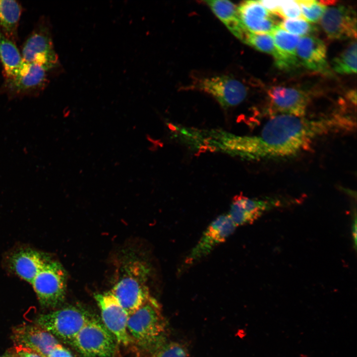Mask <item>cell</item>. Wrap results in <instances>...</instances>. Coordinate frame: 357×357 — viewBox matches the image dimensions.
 <instances>
[{
	"label": "cell",
	"mask_w": 357,
	"mask_h": 357,
	"mask_svg": "<svg viewBox=\"0 0 357 357\" xmlns=\"http://www.w3.org/2000/svg\"><path fill=\"white\" fill-rule=\"evenodd\" d=\"M350 117L335 115L318 119L278 114L272 116L258 135L245 136L247 159L284 158L309 148L316 138L352 129Z\"/></svg>",
	"instance_id": "6da1fadb"
},
{
	"label": "cell",
	"mask_w": 357,
	"mask_h": 357,
	"mask_svg": "<svg viewBox=\"0 0 357 357\" xmlns=\"http://www.w3.org/2000/svg\"><path fill=\"white\" fill-rule=\"evenodd\" d=\"M149 274L147 264L135 257H127L119 267L118 277L110 292L128 316L151 296L147 285Z\"/></svg>",
	"instance_id": "7a4b0ae2"
},
{
	"label": "cell",
	"mask_w": 357,
	"mask_h": 357,
	"mask_svg": "<svg viewBox=\"0 0 357 357\" xmlns=\"http://www.w3.org/2000/svg\"><path fill=\"white\" fill-rule=\"evenodd\" d=\"M127 329L132 342L153 351L166 342L167 323L160 305L151 296L128 316Z\"/></svg>",
	"instance_id": "3957f363"
},
{
	"label": "cell",
	"mask_w": 357,
	"mask_h": 357,
	"mask_svg": "<svg viewBox=\"0 0 357 357\" xmlns=\"http://www.w3.org/2000/svg\"><path fill=\"white\" fill-rule=\"evenodd\" d=\"M92 318L83 308L70 305L40 314L36 323L55 337L72 345L79 331Z\"/></svg>",
	"instance_id": "277c9868"
},
{
	"label": "cell",
	"mask_w": 357,
	"mask_h": 357,
	"mask_svg": "<svg viewBox=\"0 0 357 357\" xmlns=\"http://www.w3.org/2000/svg\"><path fill=\"white\" fill-rule=\"evenodd\" d=\"M42 306L55 307L64 300L66 274L58 261L49 259L31 283Z\"/></svg>",
	"instance_id": "5b68a950"
},
{
	"label": "cell",
	"mask_w": 357,
	"mask_h": 357,
	"mask_svg": "<svg viewBox=\"0 0 357 357\" xmlns=\"http://www.w3.org/2000/svg\"><path fill=\"white\" fill-rule=\"evenodd\" d=\"M114 336L92 318L79 331L72 345L84 357H110L116 349Z\"/></svg>",
	"instance_id": "8992f818"
},
{
	"label": "cell",
	"mask_w": 357,
	"mask_h": 357,
	"mask_svg": "<svg viewBox=\"0 0 357 357\" xmlns=\"http://www.w3.org/2000/svg\"><path fill=\"white\" fill-rule=\"evenodd\" d=\"M188 88L210 94L225 109L241 103L246 97L247 92L243 84L228 75L198 78Z\"/></svg>",
	"instance_id": "52a82bcc"
},
{
	"label": "cell",
	"mask_w": 357,
	"mask_h": 357,
	"mask_svg": "<svg viewBox=\"0 0 357 357\" xmlns=\"http://www.w3.org/2000/svg\"><path fill=\"white\" fill-rule=\"evenodd\" d=\"M22 57L28 63L38 64L48 71L59 64L50 32L44 24H40L25 41Z\"/></svg>",
	"instance_id": "ba28073f"
},
{
	"label": "cell",
	"mask_w": 357,
	"mask_h": 357,
	"mask_svg": "<svg viewBox=\"0 0 357 357\" xmlns=\"http://www.w3.org/2000/svg\"><path fill=\"white\" fill-rule=\"evenodd\" d=\"M94 298L100 309L103 324L117 342L124 346L132 343L127 329L128 315L116 298L109 291L96 294Z\"/></svg>",
	"instance_id": "9c48e42d"
},
{
	"label": "cell",
	"mask_w": 357,
	"mask_h": 357,
	"mask_svg": "<svg viewBox=\"0 0 357 357\" xmlns=\"http://www.w3.org/2000/svg\"><path fill=\"white\" fill-rule=\"evenodd\" d=\"M236 227L228 214L218 216L204 231L186 257L185 263L191 265L206 256L216 246L225 242L233 234Z\"/></svg>",
	"instance_id": "30bf717a"
},
{
	"label": "cell",
	"mask_w": 357,
	"mask_h": 357,
	"mask_svg": "<svg viewBox=\"0 0 357 357\" xmlns=\"http://www.w3.org/2000/svg\"><path fill=\"white\" fill-rule=\"evenodd\" d=\"M320 24L331 40L356 38V12L350 6L339 5L326 8L321 18Z\"/></svg>",
	"instance_id": "8fae6325"
},
{
	"label": "cell",
	"mask_w": 357,
	"mask_h": 357,
	"mask_svg": "<svg viewBox=\"0 0 357 357\" xmlns=\"http://www.w3.org/2000/svg\"><path fill=\"white\" fill-rule=\"evenodd\" d=\"M267 94L272 116L285 114L303 117L305 114L309 98L305 91L294 87L276 86L271 87Z\"/></svg>",
	"instance_id": "7c38bea8"
},
{
	"label": "cell",
	"mask_w": 357,
	"mask_h": 357,
	"mask_svg": "<svg viewBox=\"0 0 357 357\" xmlns=\"http://www.w3.org/2000/svg\"><path fill=\"white\" fill-rule=\"evenodd\" d=\"M45 69L35 63H28L27 68L17 76L5 79L2 88L11 96L36 94L43 90L48 82Z\"/></svg>",
	"instance_id": "4fadbf2b"
},
{
	"label": "cell",
	"mask_w": 357,
	"mask_h": 357,
	"mask_svg": "<svg viewBox=\"0 0 357 357\" xmlns=\"http://www.w3.org/2000/svg\"><path fill=\"white\" fill-rule=\"evenodd\" d=\"M12 337L15 345L31 348L45 357L60 344L56 337L38 324L18 325L13 329Z\"/></svg>",
	"instance_id": "5bb4252c"
},
{
	"label": "cell",
	"mask_w": 357,
	"mask_h": 357,
	"mask_svg": "<svg viewBox=\"0 0 357 357\" xmlns=\"http://www.w3.org/2000/svg\"><path fill=\"white\" fill-rule=\"evenodd\" d=\"M242 24L249 32L271 34L278 25L275 14L267 10L259 0H246L238 7Z\"/></svg>",
	"instance_id": "9a60e30c"
},
{
	"label": "cell",
	"mask_w": 357,
	"mask_h": 357,
	"mask_svg": "<svg viewBox=\"0 0 357 357\" xmlns=\"http://www.w3.org/2000/svg\"><path fill=\"white\" fill-rule=\"evenodd\" d=\"M327 50L325 43L312 35L299 39L297 47V56L306 68L324 74L331 72L327 61Z\"/></svg>",
	"instance_id": "2e32d148"
},
{
	"label": "cell",
	"mask_w": 357,
	"mask_h": 357,
	"mask_svg": "<svg viewBox=\"0 0 357 357\" xmlns=\"http://www.w3.org/2000/svg\"><path fill=\"white\" fill-rule=\"evenodd\" d=\"M271 206L270 201L250 198L240 194L233 198L228 214L236 227L251 224Z\"/></svg>",
	"instance_id": "e0dca14e"
},
{
	"label": "cell",
	"mask_w": 357,
	"mask_h": 357,
	"mask_svg": "<svg viewBox=\"0 0 357 357\" xmlns=\"http://www.w3.org/2000/svg\"><path fill=\"white\" fill-rule=\"evenodd\" d=\"M274 40L279 58L275 64L281 69L289 70L298 66L297 47L299 41L297 35L292 34L278 25L270 34Z\"/></svg>",
	"instance_id": "ac0fdd59"
},
{
	"label": "cell",
	"mask_w": 357,
	"mask_h": 357,
	"mask_svg": "<svg viewBox=\"0 0 357 357\" xmlns=\"http://www.w3.org/2000/svg\"><path fill=\"white\" fill-rule=\"evenodd\" d=\"M49 260L37 251L25 249L14 254L11 263L17 275L31 284Z\"/></svg>",
	"instance_id": "d6986e66"
},
{
	"label": "cell",
	"mask_w": 357,
	"mask_h": 357,
	"mask_svg": "<svg viewBox=\"0 0 357 357\" xmlns=\"http://www.w3.org/2000/svg\"><path fill=\"white\" fill-rule=\"evenodd\" d=\"M205 2L231 33L243 42L248 31L241 22L238 7L228 0H206Z\"/></svg>",
	"instance_id": "ffe728a7"
},
{
	"label": "cell",
	"mask_w": 357,
	"mask_h": 357,
	"mask_svg": "<svg viewBox=\"0 0 357 357\" xmlns=\"http://www.w3.org/2000/svg\"><path fill=\"white\" fill-rule=\"evenodd\" d=\"M0 60L5 79L15 77L23 71L28 63L26 62L14 43L0 32Z\"/></svg>",
	"instance_id": "44dd1931"
},
{
	"label": "cell",
	"mask_w": 357,
	"mask_h": 357,
	"mask_svg": "<svg viewBox=\"0 0 357 357\" xmlns=\"http://www.w3.org/2000/svg\"><path fill=\"white\" fill-rule=\"evenodd\" d=\"M21 13V5L15 0H0V28L6 38L13 42Z\"/></svg>",
	"instance_id": "7402d4cb"
},
{
	"label": "cell",
	"mask_w": 357,
	"mask_h": 357,
	"mask_svg": "<svg viewBox=\"0 0 357 357\" xmlns=\"http://www.w3.org/2000/svg\"><path fill=\"white\" fill-rule=\"evenodd\" d=\"M335 71L342 74H351L357 72V42L351 44L332 62Z\"/></svg>",
	"instance_id": "603a6c76"
},
{
	"label": "cell",
	"mask_w": 357,
	"mask_h": 357,
	"mask_svg": "<svg viewBox=\"0 0 357 357\" xmlns=\"http://www.w3.org/2000/svg\"><path fill=\"white\" fill-rule=\"evenodd\" d=\"M243 42L256 50L271 55L275 63L279 60V54L272 36L268 34H256L248 31Z\"/></svg>",
	"instance_id": "cb8c5ba5"
},
{
	"label": "cell",
	"mask_w": 357,
	"mask_h": 357,
	"mask_svg": "<svg viewBox=\"0 0 357 357\" xmlns=\"http://www.w3.org/2000/svg\"><path fill=\"white\" fill-rule=\"evenodd\" d=\"M300 7L302 17L308 21L317 22L321 19L326 7L321 1L315 0H297Z\"/></svg>",
	"instance_id": "d4e9b609"
},
{
	"label": "cell",
	"mask_w": 357,
	"mask_h": 357,
	"mask_svg": "<svg viewBox=\"0 0 357 357\" xmlns=\"http://www.w3.org/2000/svg\"><path fill=\"white\" fill-rule=\"evenodd\" d=\"M279 26L285 31L299 36L312 35L317 31L316 26L301 18L285 19L280 23Z\"/></svg>",
	"instance_id": "484cf974"
},
{
	"label": "cell",
	"mask_w": 357,
	"mask_h": 357,
	"mask_svg": "<svg viewBox=\"0 0 357 357\" xmlns=\"http://www.w3.org/2000/svg\"><path fill=\"white\" fill-rule=\"evenodd\" d=\"M147 357H189L186 346L178 342H167Z\"/></svg>",
	"instance_id": "4316f807"
},
{
	"label": "cell",
	"mask_w": 357,
	"mask_h": 357,
	"mask_svg": "<svg viewBox=\"0 0 357 357\" xmlns=\"http://www.w3.org/2000/svg\"><path fill=\"white\" fill-rule=\"evenodd\" d=\"M280 15L287 19L301 18L302 15L299 4L297 0H281L277 15Z\"/></svg>",
	"instance_id": "83f0119b"
},
{
	"label": "cell",
	"mask_w": 357,
	"mask_h": 357,
	"mask_svg": "<svg viewBox=\"0 0 357 357\" xmlns=\"http://www.w3.org/2000/svg\"><path fill=\"white\" fill-rule=\"evenodd\" d=\"M13 350L17 357H45L35 350L20 345H15Z\"/></svg>",
	"instance_id": "f1b7e54d"
},
{
	"label": "cell",
	"mask_w": 357,
	"mask_h": 357,
	"mask_svg": "<svg viewBox=\"0 0 357 357\" xmlns=\"http://www.w3.org/2000/svg\"><path fill=\"white\" fill-rule=\"evenodd\" d=\"M48 357H73L70 352L60 344L57 345Z\"/></svg>",
	"instance_id": "f546056e"
},
{
	"label": "cell",
	"mask_w": 357,
	"mask_h": 357,
	"mask_svg": "<svg viewBox=\"0 0 357 357\" xmlns=\"http://www.w3.org/2000/svg\"><path fill=\"white\" fill-rule=\"evenodd\" d=\"M259 2L270 12L277 15L281 0H259Z\"/></svg>",
	"instance_id": "4dcf8cb0"
},
{
	"label": "cell",
	"mask_w": 357,
	"mask_h": 357,
	"mask_svg": "<svg viewBox=\"0 0 357 357\" xmlns=\"http://www.w3.org/2000/svg\"><path fill=\"white\" fill-rule=\"evenodd\" d=\"M352 235L354 242V246L356 249L357 246V219L356 215H355L354 219L353 220V223L352 226Z\"/></svg>",
	"instance_id": "1f68e13d"
},
{
	"label": "cell",
	"mask_w": 357,
	"mask_h": 357,
	"mask_svg": "<svg viewBox=\"0 0 357 357\" xmlns=\"http://www.w3.org/2000/svg\"><path fill=\"white\" fill-rule=\"evenodd\" d=\"M347 97L352 103L356 105L357 92L356 90H350L347 94Z\"/></svg>",
	"instance_id": "d6a6232c"
},
{
	"label": "cell",
	"mask_w": 357,
	"mask_h": 357,
	"mask_svg": "<svg viewBox=\"0 0 357 357\" xmlns=\"http://www.w3.org/2000/svg\"><path fill=\"white\" fill-rule=\"evenodd\" d=\"M0 357H17L15 354L13 349L11 351H8L3 355Z\"/></svg>",
	"instance_id": "836d02e7"
}]
</instances>
